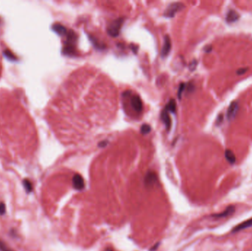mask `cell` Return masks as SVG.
I'll return each instance as SVG.
<instances>
[{"mask_svg":"<svg viewBox=\"0 0 252 251\" xmlns=\"http://www.w3.org/2000/svg\"><path fill=\"white\" fill-rule=\"evenodd\" d=\"M123 21H124L123 19L120 18V19L114 20L113 22L111 23L109 27H108V33L111 36L117 37L120 34V30L121 28Z\"/></svg>","mask_w":252,"mask_h":251,"instance_id":"6da1fadb","label":"cell"},{"mask_svg":"<svg viewBox=\"0 0 252 251\" xmlns=\"http://www.w3.org/2000/svg\"><path fill=\"white\" fill-rule=\"evenodd\" d=\"M238 103H237L236 101H233V102H231V104L228 107L226 113L227 118H228L229 120H232L235 118L237 113V110H238Z\"/></svg>","mask_w":252,"mask_h":251,"instance_id":"277c9868","label":"cell"},{"mask_svg":"<svg viewBox=\"0 0 252 251\" xmlns=\"http://www.w3.org/2000/svg\"><path fill=\"white\" fill-rule=\"evenodd\" d=\"M23 185L25 190L27 191V192H32V185L31 182L28 180V179H24L23 180Z\"/></svg>","mask_w":252,"mask_h":251,"instance_id":"2e32d148","label":"cell"},{"mask_svg":"<svg viewBox=\"0 0 252 251\" xmlns=\"http://www.w3.org/2000/svg\"><path fill=\"white\" fill-rule=\"evenodd\" d=\"M4 55H5V56L7 58H8L9 60H16V56L14 55V54H13V53H11L10 50H5Z\"/></svg>","mask_w":252,"mask_h":251,"instance_id":"ac0fdd59","label":"cell"},{"mask_svg":"<svg viewBox=\"0 0 252 251\" xmlns=\"http://www.w3.org/2000/svg\"><path fill=\"white\" fill-rule=\"evenodd\" d=\"M6 206L5 205V203H0V215H3L5 213L6 211Z\"/></svg>","mask_w":252,"mask_h":251,"instance_id":"ffe728a7","label":"cell"},{"mask_svg":"<svg viewBox=\"0 0 252 251\" xmlns=\"http://www.w3.org/2000/svg\"><path fill=\"white\" fill-rule=\"evenodd\" d=\"M131 105L136 112H141L143 109L142 102L139 96H133L131 98Z\"/></svg>","mask_w":252,"mask_h":251,"instance_id":"5b68a950","label":"cell"},{"mask_svg":"<svg viewBox=\"0 0 252 251\" xmlns=\"http://www.w3.org/2000/svg\"><path fill=\"white\" fill-rule=\"evenodd\" d=\"M63 53L65 55H73L75 53V50H74V47L73 46V43H69V42H66V44L63 47Z\"/></svg>","mask_w":252,"mask_h":251,"instance_id":"4fadbf2b","label":"cell"},{"mask_svg":"<svg viewBox=\"0 0 252 251\" xmlns=\"http://www.w3.org/2000/svg\"><path fill=\"white\" fill-rule=\"evenodd\" d=\"M196 66H197V61H196V60H194V61L192 62L191 64H190V69L193 71V70H194L195 68H196Z\"/></svg>","mask_w":252,"mask_h":251,"instance_id":"603a6c76","label":"cell"},{"mask_svg":"<svg viewBox=\"0 0 252 251\" xmlns=\"http://www.w3.org/2000/svg\"><path fill=\"white\" fill-rule=\"evenodd\" d=\"M240 18V15L237 11L231 10L228 12L226 15V21L229 23H233L237 22Z\"/></svg>","mask_w":252,"mask_h":251,"instance_id":"30bf717a","label":"cell"},{"mask_svg":"<svg viewBox=\"0 0 252 251\" xmlns=\"http://www.w3.org/2000/svg\"><path fill=\"white\" fill-rule=\"evenodd\" d=\"M0 251H13V250H11V249H10L5 244L3 243L2 242L0 241Z\"/></svg>","mask_w":252,"mask_h":251,"instance_id":"d6986e66","label":"cell"},{"mask_svg":"<svg viewBox=\"0 0 252 251\" xmlns=\"http://www.w3.org/2000/svg\"><path fill=\"white\" fill-rule=\"evenodd\" d=\"M184 8V5L181 2L173 3V4L170 5L169 7L167 8L165 12V16L166 17L173 18L176 14V13L181 11Z\"/></svg>","mask_w":252,"mask_h":251,"instance_id":"7a4b0ae2","label":"cell"},{"mask_svg":"<svg viewBox=\"0 0 252 251\" xmlns=\"http://www.w3.org/2000/svg\"><path fill=\"white\" fill-rule=\"evenodd\" d=\"M212 47H211V46H206V47H205V49H204L205 52H206V53H207L212 51Z\"/></svg>","mask_w":252,"mask_h":251,"instance_id":"d4e9b609","label":"cell"},{"mask_svg":"<svg viewBox=\"0 0 252 251\" xmlns=\"http://www.w3.org/2000/svg\"><path fill=\"white\" fill-rule=\"evenodd\" d=\"M72 183L73 187L78 191L83 189L84 187H85V183H84L83 178L79 174H76L74 175L72 178Z\"/></svg>","mask_w":252,"mask_h":251,"instance_id":"3957f363","label":"cell"},{"mask_svg":"<svg viewBox=\"0 0 252 251\" xmlns=\"http://www.w3.org/2000/svg\"><path fill=\"white\" fill-rule=\"evenodd\" d=\"M225 157L228 162L230 163L231 164H234L236 162V157L231 150H226L225 151Z\"/></svg>","mask_w":252,"mask_h":251,"instance_id":"5bb4252c","label":"cell"},{"mask_svg":"<svg viewBox=\"0 0 252 251\" xmlns=\"http://www.w3.org/2000/svg\"><path fill=\"white\" fill-rule=\"evenodd\" d=\"M185 89V84L184 83H181L180 85V87H179V90H178V97L179 98H181V94H182V92H183V91Z\"/></svg>","mask_w":252,"mask_h":251,"instance_id":"44dd1931","label":"cell"},{"mask_svg":"<svg viewBox=\"0 0 252 251\" xmlns=\"http://www.w3.org/2000/svg\"><path fill=\"white\" fill-rule=\"evenodd\" d=\"M235 207H234L233 205H230V206H229L224 211H223V212H221L220 213H217V214H213L212 216H214V217H217V218L226 217V216H230L231 214H232V213L235 212Z\"/></svg>","mask_w":252,"mask_h":251,"instance_id":"52a82bcc","label":"cell"},{"mask_svg":"<svg viewBox=\"0 0 252 251\" xmlns=\"http://www.w3.org/2000/svg\"><path fill=\"white\" fill-rule=\"evenodd\" d=\"M223 120V115L222 114H220V115L218 116V117H217V122L218 125H220L221 123V122H222Z\"/></svg>","mask_w":252,"mask_h":251,"instance_id":"484cf974","label":"cell"},{"mask_svg":"<svg viewBox=\"0 0 252 251\" xmlns=\"http://www.w3.org/2000/svg\"><path fill=\"white\" fill-rule=\"evenodd\" d=\"M252 226V219H248V220L243 222L240 223L238 225H237L236 227L234 228V229L232 230V232H238V231H242V230H244L245 228H250Z\"/></svg>","mask_w":252,"mask_h":251,"instance_id":"ba28073f","label":"cell"},{"mask_svg":"<svg viewBox=\"0 0 252 251\" xmlns=\"http://www.w3.org/2000/svg\"><path fill=\"white\" fill-rule=\"evenodd\" d=\"M107 144H108V141H102L101 142L99 143L98 146L100 147H104L106 146Z\"/></svg>","mask_w":252,"mask_h":251,"instance_id":"cb8c5ba5","label":"cell"},{"mask_svg":"<svg viewBox=\"0 0 252 251\" xmlns=\"http://www.w3.org/2000/svg\"><path fill=\"white\" fill-rule=\"evenodd\" d=\"M247 70H248V68H240V69L237 70V74H245V72H246Z\"/></svg>","mask_w":252,"mask_h":251,"instance_id":"7402d4cb","label":"cell"},{"mask_svg":"<svg viewBox=\"0 0 252 251\" xmlns=\"http://www.w3.org/2000/svg\"><path fill=\"white\" fill-rule=\"evenodd\" d=\"M166 110L168 112H172V113H174L175 111V109H176V103H175V100L174 99H171V100L169 102V103L167 104V107H166Z\"/></svg>","mask_w":252,"mask_h":251,"instance_id":"9a60e30c","label":"cell"},{"mask_svg":"<svg viewBox=\"0 0 252 251\" xmlns=\"http://www.w3.org/2000/svg\"><path fill=\"white\" fill-rule=\"evenodd\" d=\"M170 49H171V41H170V37L168 35H166L165 37V42H164L163 47H162V52H161L162 56L163 58H165L168 55L170 51Z\"/></svg>","mask_w":252,"mask_h":251,"instance_id":"8992f818","label":"cell"},{"mask_svg":"<svg viewBox=\"0 0 252 251\" xmlns=\"http://www.w3.org/2000/svg\"><path fill=\"white\" fill-rule=\"evenodd\" d=\"M162 120L165 124L167 129H170V125H171V119H170V117L169 116V112L166 109H165L162 113Z\"/></svg>","mask_w":252,"mask_h":251,"instance_id":"7c38bea8","label":"cell"},{"mask_svg":"<svg viewBox=\"0 0 252 251\" xmlns=\"http://www.w3.org/2000/svg\"><path fill=\"white\" fill-rule=\"evenodd\" d=\"M156 175L153 172H147V175L144 178V182H145L146 186H152L154 183L156 181Z\"/></svg>","mask_w":252,"mask_h":251,"instance_id":"9c48e42d","label":"cell"},{"mask_svg":"<svg viewBox=\"0 0 252 251\" xmlns=\"http://www.w3.org/2000/svg\"><path fill=\"white\" fill-rule=\"evenodd\" d=\"M140 131H141V133H142V134L143 135L147 134V133H150V125H142V127H141V128H140Z\"/></svg>","mask_w":252,"mask_h":251,"instance_id":"e0dca14e","label":"cell"},{"mask_svg":"<svg viewBox=\"0 0 252 251\" xmlns=\"http://www.w3.org/2000/svg\"><path fill=\"white\" fill-rule=\"evenodd\" d=\"M53 31H55L57 34H58L59 35H65L67 34V30H66V27L64 26H63L62 24H53Z\"/></svg>","mask_w":252,"mask_h":251,"instance_id":"8fae6325","label":"cell"}]
</instances>
